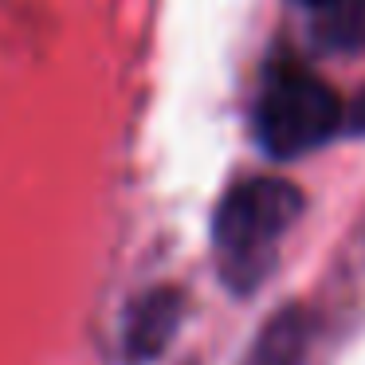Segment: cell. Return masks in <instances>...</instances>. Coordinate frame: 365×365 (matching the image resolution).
Segmentation results:
<instances>
[{
	"label": "cell",
	"mask_w": 365,
	"mask_h": 365,
	"mask_svg": "<svg viewBox=\"0 0 365 365\" xmlns=\"http://www.w3.org/2000/svg\"><path fill=\"white\" fill-rule=\"evenodd\" d=\"M307 338H310V318L302 310H283L259 334L247 365H299L302 354H307Z\"/></svg>",
	"instance_id": "4"
},
{
	"label": "cell",
	"mask_w": 365,
	"mask_h": 365,
	"mask_svg": "<svg viewBox=\"0 0 365 365\" xmlns=\"http://www.w3.org/2000/svg\"><path fill=\"white\" fill-rule=\"evenodd\" d=\"M341 118L346 110L330 83H322L299 63H279L267 71L259 106H255V138L271 158L291 161L330 142Z\"/></svg>",
	"instance_id": "2"
},
{
	"label": "cell",
	"mask_w": 365,
	"mask_h": 365,
	"mask_svg": "<svg viewBox=\"0 0 365 365\" xmlns=\"http://www.w3.org/2000/svg\"><path fill=\"white\" fill-rule=\"evenodd\" d=\"M314 40L326 51H365V0H334L314 12Z\"/></svg>",
	"instance_id": "5"
},
{
	"label": "cell",
	"mask_w": 365,
	"mask_h": 365,
	"mask_svg": "<svg viewBox=\"0 0 365 365\" xmlns=\"http://www.w3.org/2000/svg\"><path fill=\"white\" fill-rule=\"evenodd\" d=\"M299 212L302 192L283 177H252L224 192L212 220V244L220 252L224 279L240 291L259 283Z\"/></svg>",
	"instance_id": "1"
},
{
	"label": "cell",
	"mask_w": 365,
	"mask_h": 365,
	"mask_svg": "<svg viewBox=\"0 0 365 365\" xmlns=\"http://www.w3.org/2000/svg\"><path fill=\"white\" fill-rule=\"evenodd\" d=\"M181 314H185V302L177 287H153L142 299L130 302L126 322H122V346H126L130 361H153L173 341Z\"/></svg>",
	"instance_id": "3"
},
{
	"label": "cell",
	"mask_w": 365,
	"mask_h": 365,
	"mask_svg": "<svg viewBox=\"0 0 365 365\" xmlns=\"http://www.w3.org/2000/svg\"><path fill=\"white\" fill-rule=\"evenodd\" d=\"M349 130L365 138V87H361V95L354 98V106H349Z\"/></svg>",
	"instance_id": "6"
},
{
	"label": "cell",
	"mask_w": 365,
	"mask_h": 365,
	"mask_svg": "<svg viewBox=\"0 0 365 365\" xmlns=\"http://www.w3.org/2000/svg\"><path fill=\"white\" fill-rule=\"evenodd\" d=\"M294 4H302V9L318 12V9H326V4H334V0H294Z\"/></svg>",
	"instance_id": "7"
}]
</instances>
